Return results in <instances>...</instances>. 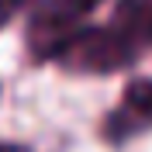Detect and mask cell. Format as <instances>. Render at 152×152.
<instances>
[{
    "label": "cell",
    "mask_w": 152,
    "mask_h": 152,
    "mask_svg": "<svg viewBox=\"0 0 152 152\" xmlns=\"http://www.w3.org/2000/svg\"><path fill=\"white\" fill-rule=\"evenodd\" d=\"M142 48L124 35L118 24L111 28H80L59 48V62L76 73H118L132 66Z\"/></svg>",
    "instance_id": "cell-1"
},
{
    "label": "cell",
    "mask_w": 152,
    "mask_h": 152,
    "mask_svg": "<svg viewBox=\"0 0 152 152\" xmlns=\"http://www.w3.org/2000/svg\"><path fill=\"white\" fill-rule=\"evenodd\" d=\"M38 4H45V0H0V10H4V18H14L18 10H24V7H38Z\"/></svg>",
    "instance_id": "cell-4"
},
{
    "label": "cell",
    "mask_w": 152,
    "mask_h": 152,
    "mask_svg": "<svg viewBox=\"0 0 152 152\" xmlns=\"http://www.w3.org/2000/svg\"><path fill=\"white\" fill-rule=\"evenodd\" d=\"M152 128V80H132L124 86L121 107L107 118L104 135L111 142H121L135 132H145Z\"/></svg>",
    "instance_id": "cell-3"
},
{
    "label": "cell",
    "mask_w": 152,
    "mask_h": 152,
    "mask_svg": "<svg viewBox=\"0 0 152 152\" xmlns=\"http://www.w3.org/2000/svg\"><path fill=\"white\" fill-rule=\"evenodd\" d=\"M100 0H45L38 4V18L31 21V52L38 59H56L69 35L83 28L80 21Z\"/></svg>",
    "instance_id": "cell-2"
},
{
    "label": "cell",
    "mask_w": 152,
    "mask_h": 152,
    "mask_svg": "<svg viewBox=\"0 0 152 152\" xmlns=\"http://www.w3.org/2000/svg\"><path fill=\"white\" fill-rule=\"evenodd\" d=\"M0 152H31L28 145H18V142H0Z\"/></svg>",
    "instance_id": "cell-5"
}]
</instances>
